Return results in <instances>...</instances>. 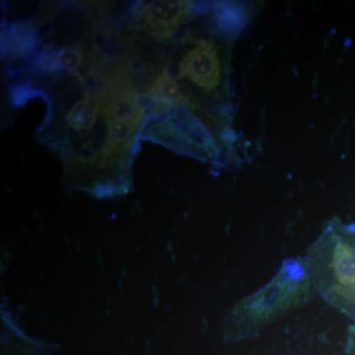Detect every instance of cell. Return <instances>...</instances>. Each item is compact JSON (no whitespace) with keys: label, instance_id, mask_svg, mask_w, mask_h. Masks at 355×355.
<instances>
[{"label":"cell","instance_id":"obj_7","mask_svg":"<svg viewBox=\"0 0 355 355\" xmlns=\"http://www.w3.org/2000/svg\"><path fill=\"white\" fill-rule=\"evenodd\" d=\"M347 355H355V324L350 328Z\"/></svg>","mask_w":355,"mask_h":355},{"label":"cell","instance_id":"obj_5","mask_svg":"<svg viewBox=\"0 0 355 355\" xmlns=\"http://www.w3.org/2000/svg\"><path fill=\"white\" fill-rule=\"evenodd\" d=\"M196 7L191 1H151L137 11L135 21L146 34L163 41L171 38L191 16L202 12Z\"/></svg>","mask_w":355,"mask_h":355},{"label":"cell","instance_id":"obj_1","mask_svg":"<svg viewBox=\"0 0 355 355\" xmlns=\"http://www.w3.org/2000/svg\"><path fill=\"white\" fill-rule=\"evenodd\" d=\"M305 258H288L260 291L241 299L224 324L226 342H239L258 335L268 324L307 305L314 295Z\"/></svg>","mask_w":355,"mask_h":355},{"label":"cell","instance_id":"obj_4","mask_svg":"<svg viewBox=\"0 0 355 355\" xmlns=\"http://www.w3.org/2000/svg\"><path fill=\"white\" fill-rule=\"evenodd\" d=\"M178 76L207 93L216 92L221 83V62L218 48L211 40L198 39L177 65Z\"/></svg>","mask_w":355,"mask_h":355},{"label":"cell","instance_id":"obj_2","mask_svg":"<svg viewBox=\"0 0 355 355\" xmlns=\"http://www.w3.org/2000/svg\"><path fill=\"white\" fill-rule=\"evenodd\" d=\"M305 260L314 291L355 321V223L330 219L308 247Z\"/></svg>","mask_w":355,"mask_h":355},{"label":"cell","instance_id":"obj_6","mask_svg":"<svg viewBox=\"0 0 355 355\" xmlns=\"http://www.w3.org/2000/svg\"><path fill=\"white\" fill-rule=\"evenodd\" d=\"M249 19V8L241 2L222 1L214 6V21L217 29L226 36L239 34Z\"/></svg>","mask_w":355,"mask_h":355},{"label":"cell","instance_id":"obj_3","mask_svg":"<svg viewBox=\"0 0 355 355\" xmlns=\"http://www.w3.org/2000/svg\"><path fill=\"white\" fill-rule=\"evenodd\" d=\"M140 137L200 160H209L218 155L212 133L186 107H171L151 114Z\"/></svg>","mask_w":355,"mask_h":355}]
</instances>
